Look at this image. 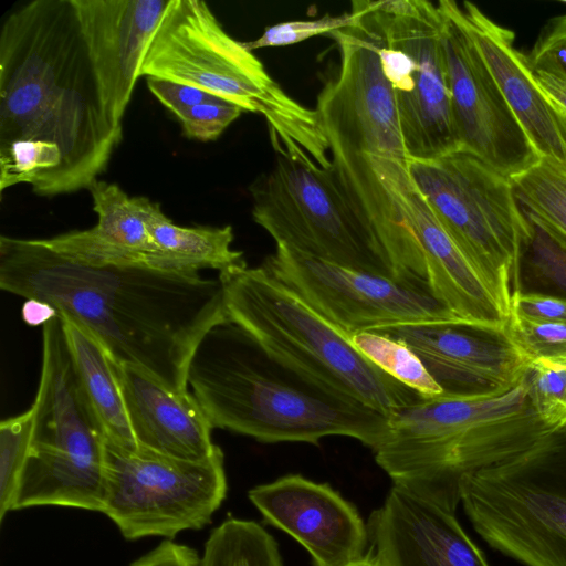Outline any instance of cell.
<instances>
[{
  "instance_id": "cell-1",
  "label": "cell",
  "mask_w": 566,
  "mask_h": 566,
  "mask_svg": "<svg viewBox=\"0 0 566 566\" xmlns=\"http://www.w3.org/2000/svg\"><path fill=\"white\" fill-rule=\"evenodd\" d=\"M0 287L85 326L115 363L189 391L187 368L201 337L228 319L219 279L147 265H90L41 239L0 238Z\"/></svg>"
},
{
  "instance_id": "cell-2",
  "label": "cell",
  "mask_w": 566,
  "mask_h": 566,
  "mask_svg": "<svg viewBox=\"0 0 566 566\" xmlns=\"http://www.w3.org/2000/svg\"><path fill=\"white\" fill-rule=\"evenodd\" d=\"M104 109L72 0H33L0 31V145L56 144L62 193L88 189L120 143Z\"/></svg>"
},
{
  "instance_id": "cell-3",
  "label": "cell",
  "mask_w": 566,
  "mask_h": 566,
  "mask_svg": "<svg viewBox=\"0 0 566 566\" xmlns=\"http://www.w3.org/2000/svg\"><path fill=\"white\" fill-rule=\"evenodd\" d=\"M339 69L315 111L331 153L332 172L348 203L381 245L398 282L428 292L410 202L418 189L391 87L375 35L363 22L331 33Z\"/></svg>"
},
{
  "instance_id": "cell-4",
  "label": "cell",
  "mask_w": 566,
  "mask_h": 566,
  "mask_svg": "<svg viewBox=\"0 0 566 566\" xmlns=\"http://www.w3.org/2000/svg\"><path fill=\"white\" fill-rule=\"evenodd\" d=\"M187 385L213 429L265 443L344 436L374 450L388 429L389 416L294 369L229 318L195 347Z\"/></svg>"
},
{
  "instance_id": "cell-5",
  "label": "cell",
  "mask_w": 566,
  "mask_h": 566,
  "mask_svg": "<svg viewBox=\"0 0 566 566\" xmlns=\"http://www.w3.org/2000/svg\"><path fill=\"white\" fill-rule=\"evenodd\" d=\"M556 431L535 412L524 377L507 391L444 395L399 408L374 452L395 486L454 513L465 475L512 459Z\"/></svg>"
},
{
  "instance_id": "cell-6",
  "label": "cell",
  "mask_w": 566,
  "mask_h": 566,
  "mask_svg": "<svg viewBox=\"0 0 566 566\" xmlns=\"http://www.w3.org/2000/svg\"><path fill=\"white\" fill-rule=\"evenodd\" d=\"M206 91L261 114L277 155L331 168L317 112L290 97L201 0H169L143 55L139 77Z\"/></svg>"
},
{
  "instance_id": "cell-7",
  "label": "cell",
  "mask_w": 566,
  "mask_h": 566,
  "mask_svg": "<svg viewBox=\"0 0 566 566\" xmlns=\"http://www.w3.org/2000/svg\"><path fill=\"white\" fill-rule=\"evenodd\" d=\"M218 279L229 319L322 386L387 416L424 399L371 363L349 336L262 265L234 266Z\"/></svg>"
},
{
  "instance_id": "cell-8",
  "label": "cell",
  "mask_w": 566,
  "mask_h": 566,
  "mask_svg": "<svg viewBox=\"0 0 566 566\" xmlns=\"http://www.w3.org/2000/svg\"><path fill=\"white\" fill-rule=\"evenodd\" d=\"M33 433L12 511L66 506L102 513L104 431L82 389L60 315L42 329Z\"/></svg>"
},
{
  "instance_id": "cell-9",
  "label": "cell",
  "mask_w": 566,
  "mask_h": 566,
  "mask_svg": "<svg viewBox=\"0 0 566 566\" xmlns=\"http://www.w3.org/2000/svg\"><path fill=\"white\" fill-rule=\"evenodd\" d=\"M460 503L494 551L523 566H566V429L465 475Z\"/></svg>"
},
{
  "instance_id": "cell-10",
  "label": "cell",
  "mask_w": 566,
  "mask_h": 566,
  "mask_svg": "<svg viewBox=\"0 0 566 566\" xmlns=\"http://www.w3.org/2000/svg\"><path fill=\"white\" fill-rule=\"evenodd\" d=\"M410 170L442 228L510 316L520 258L533 233L511 179L464 151L410 159Z\"/></svg>"
},
{
  "instance_id": "cell-11",
  "label": "cell",
  "mask_w": 566,
  "mask_h": 566,
  "mask_svg": "<svg viewBox=\"0 0 566 566\" xmlns=\"http://www.w3.org/2000/svg\"><path fill=\"white\" fill-rule=\"evenodd\" d=\"M381 71L394 93L410 159L457 151L442 42L443 13L426 0L361 1Z\"/></svg>"
},
{
  "instance_id": "cell-12",
  "label": "cell",
  "mask_w": 566,
  "mask_h": 566,
  "mask_svg": "<svg viewBox=\"0 0 566 566\" xmlns=\"http://www.w3.org/2000/svg\"><path fill=\"white\" fill-rule=\"evenodd\" d=\"M250 192L253 220L275 244L398 282L392 263L348 203L332 168L277 155Z\"/></svg>"
},
{
  "instance_id": "cell-13",
  "label": "cell",
  "mask_w": 566,
  "mask_h": 566,
  "mask_svg": "<svg viewBox=\"0 0 566 566\" xmlns=\"http://www.w3.org/2000/svg\"><path fill=\"white\" fill-rule=\"evenodd\" d=\"M227 490L220 448L209 458L184 460L105 440L102 513L126 539H171L184 531L200 530L211 522Z\"/></svg>"
},
{
  "instance_id": "cell-14",
  "label": "cell",
  "mask_w": 566,
  "mask_h": 566,
  "mask_svg": "<svg viewBox=\"0 0 566 566\" xmlns=\"http://www.w3.org/2000/svg\"><path fill=\"white\" fill-rule=\"evenodd\" d=\"M352 337L390 326L460 321L429 293L276 244L261 264Z\"/></svg>"
},
{
  "instance_id": "cell-15",
  "label": "cell",
  "mask_w": 566,
  "mask_h": 566,
  "mask_svg": "<svg viewBox=\"0 0 566 566\" xmlns=\"http://www.w3.org/2000/svg\"><path fill=\"white\" fill-rule=\"evenodd\" d=\"M438 6L443 13L450 107L460 151L512 179L535 166L541 157L470 36L461 7L452 0H440Z\"/></svg>"
},
{
  "instance_id": "cell-16",
  "label": "cell",
  "mask_w": 566,
  "mask_h": 566,
  "mask_svg": "<svg viewBox=\"0 0 566 566\" xmlns=\"http://www.w3.org/2000/svg\"><path fill=\"white\" fill-rule=\"evenodd\" d=\"M405 343L448 396L507 391L530 360L504 328L463 321L399 325L377 331Z\"/></svg>"
},
{
  "instance_id": "cell-17",
  "label": "cell",
  "mask_w": 566,
  "mask_h": 566,
  "mask_svg": "<svg viewBox=\"0 0 566 566\" xmlns=\"http://www.w3.org/2000/svg\"><path fill=\"white\" fill-rule=\"evenodd\" d=\"M248 496L269 524L308 551L315 566H346L367 556V525L328 484L287 474L251 489Z\"/></svg>"
},
{
  "instance_id": "cell-18",
  "label": "cell",
  "mask_w": 566,
  "mask_h": 566,
  "mask_svg": "<svg viewBox=\"0 0 566 566\" xmlns=\"http://www.w3.org/2000/svg\"><path fill=\"white\" fill-rule=\"evenodd\" d=\"M109 122L122 127L146 46L169 0H72Z\"/></svg>"
},
{
  "instance_id": "cell-19",
  "label": "cell",
  "mask_w": 566,
  "mask_h": 566,
  "mask_svg": "<svg viewBox=\"0 0 566 566\" xmlns=\"http://www.w3.org/2000/svg\"><path fill=\"white\" fill-rule=\"evenodd\" d=\"M380 566H491L454 513L392 485L367 523Z\"/></svg>"
},
{
  "instance_id": "cell-20",
  "label": "cell",
  "mask_w": 566,
  "mask_h": 566,
  "mask_svg": "<svg viewBox=\"0 0 566 566\" xmlns=\"http://www.w3.org/2000/svg\"><path fill=\"white\" fill-rule=\"evenodd\" d=\"M462 21L541 159L566 165V111L536 83L512 30L464 1Z\"/></svg>"
},
{
  "instance_id": "cell-21",
  "label": "cell",
  "mask_w": 566,
  "mask_h": 566,
  "mask_svg": "<svg viewBox=\"0 0 566 566\" xmlns=\"http://www.w3.org/2000/svg\"><path fill=\"white\" fill-rule=\"evenodd\" d=\"M113 363L138 447L184 460H202L219 449L190 391L175 390L140 367Z\"/></svg>"
},
{
  "instance_id": "cell-22",
  "label": "cell",
  "mask_w": 566,
  "mask_h": 566,
  "mask_svg": "<svg viewBox=\"0 0 566 566\" xmlns=\"http://www.w3.org/2000/svg\"><path fill=\"white\" fill-rule=\"evenodd\" d=\"M88 190L97 223L41 241L84 264L149 266L158 249L146 221V197H129L118 185L104 180H95Z\"/></svg>"
},
{
  "instance_id": "cell-23",
  "label": "cell",
  "mask_w": 566,
  "mask_h": 566,
  "mask_svg": "<svg viewBox=\"0 0 566 566\" xmlns=\"http://www.w3.org/2000/svg\"><path fill=\"white\" fill-rule=\"evenodd\" d=\"M410 218L429 293L460 321L506 327L510 316L442 228L419 189L411 198Z\"/></svg>"
},
{
  "instance_id": "cell-24",
  "label": "cell",
  "mask_w": 566,
  "mask_h": 566,
  "mask_svg": "<svg viewBox=\"0 0 566 566\" xmlns=\"http://www.w3.org/2000/svg\"><path fill=\"white\" fill-rule=\"evenodd\" d=\"M61 317L69 350L82 389L104 431L105 440L136 449L114 363L99 340L74 318Z\"/></svg>"
},
{
  "instance_id": "cell-25",
  "label": "cell",
  "mask_w": 566,
  "mask_h": 566,
  "mask_svg": "<svg viewBox=\"0 0 566 566\" xmlns=\"http://www.w3.org/2000/svg\"><path fill=\"white\" fill-rule=\"evenodd\" d=\"M148 230L158 249L149 266L177 272H219L247 264L241 251L231 248L233 230L226 227H181L168 219L160 205L145 198Z\"/></svg>"
},
{
  "instance_id": "cell-26",
  "label": "cell",
  "mask_w": 566,
  "mask_h": 566,
  "mask_svg": "<svg viewBox=\"0 0 566 566\" xmlns=\"http://www.w3.org/2000/svg\"><path fill=\"white\" fill-rule=\"evenodd\" d=\"M199 566H283L277 543L254 521L228 518L208 536Z\"/></svg>"
},
{
  "instance_id": "cell-27",
  "label": "cell",
  "mask_w": 566,
  "mask_h": 566,
  "mask_svg": "<svg viewBox=\"0 0 566 566\" xmlns=\"http://www.w3.org/2000/svg\"><path fill=\"white\" fill-rule=\"evenodd\" d=\"M511 181L528 218L566 242V165L541 159Z\"/></svg>"
},
{
  "instance_id": "cell-28",
  "label": "cell",
  "mask_w": 566,
  "mask_h": 566,
  "mask_svg": "<svg viewBox=\"0 0 566 566\" xmlns=\"http://www.w3.org/2000/svg\"><path fill=\"white\" fill-rule=\"evenodd\" d=\"M531 221L533 233L520 258L515 292L566 300V242Z\"/></svg>"
},
{
  "instance_id": "cell-29",
  "label": "cell",
  "mask_w": 566,
  "mask_h": 566,
  "mask_svg": "<svg viewBox=\"0 0 566 566\" xmlns=\"http://www.w3.org/2000/svg\"><path fill=\"white\" fill-rule=\"evenodd\" d=\"M350 338L355 347L371 363L424 399L444 396L441 386L405 343L373 331L355 334Z\"/></svg>"
},
{
  "instance_id": "cell-30",
  "label": "cell",
  "mask_w": 566,
  "mask_h": 566,
  "mask_svg": "<svg viewBox=\"0 0 566 566\" xmlns=\"http://www.w3.org/2000/svg\"><path fill=\"white\" fill-rule=\"evenodd\" d=\"M34 412L23 413L0 423V520L12 511L18 483L29 457Z\"/></svg>"
},
{
  "instance_id": "cell-31",
  "label": "cell",
  "mask_w": 566,
  "mask_h": 566,
  "mask_svg": "<svg viewBox=\"0 0 566 566\" xmlns=\"http://www.w3.org/2000/svg\"><path fill=\"white\" fill-rule=\"evenodd\" d=\"M525 381L542 421L555 430L566 429V363L530 360Z\"/></svg>"
},
{
  "instance_id": "cell-32",
  "label": "cell",
  "mask_w": 566,
  "mask_h": 566,
  "mask_svg": "<svg viewBox=\"0 0 566 566\" xmlns=\"http://www.w3.org/2000/svg\"><path fill=\"white\" fill-rule=\"evenodd\" d=\"M366 11L360 1L352 3V11L340 15H324L313 20L280 22L268 27L254 41L243 42L249 51L261 48L286 46L310 38L331 34L338 30L357 28L361 24Z\"/></svg>"
},
{
  "instance_id": "cell-33",
  "label": "cell",
  "mask_w": 566,
  "mask_h": 566,
  "mask_svg": "<svg viewBox=\"0 0 566 566\" xmlns=\"http://www.w3.org/2000/svg\"><path fill=\"white\" fill-rule=\"evenodd\" d=\"M507 332L528 360L566 363V324L510 316Z\"/></svg>"
},
{
  "instance_id": "cell-34",
  "label": "cell",
  "mask_w": 566,
  "mask_h": 566,
  "mask_svg": "<svg viewBox=\"0 0 566 566\" xmlns=\"http://www.w3.org/2000/svg\"><path fill=\"white\" fill-rule=\"evenodd\" d=\"M243 112L223 99L203 103L184 112L179 117L184 134L196 140L211 142L232 124Z\"/></svg>"
},
{
  "instance_id": "cell-35",
  "label": "cell",
  "mask_w": 566,
  "mask_h": 566,
  "mask_svg": "<svg viewBox=\"0 0 566 566\" xmlns=\"http://www.w3.org/2000/svg\"><path fill=\"white\" fill-rule=\"evenodd\" d=\"M526 56L531 69L566 77V13L547 21Z\"/></svg>"
},
{
  "instance_id": "cell-36",
  "label": "cell",
  "mask_w": 566,
  "mask_h": 566,
  "mask_svg": "<svg viewBox=\"0 0 566 566\" xmlns=\"http://www.w3.org/2000/svg\"><path fill=\"white\" fill-rule=\"evenodd\" d=\"M510 316L542 323L566 324V300L554 296L514 292Z\"/></svg>"
},
{
  "instance_id": "cell-37",
  "label": "cell",
  "mask_w": 566,
  "mask_h": 566,
  "mask_svg": "<svg viewBox=\"0 0 566 566\" xmlns=\"http://www.w3.org/2000/svg\"><path fill=\"white\" fill-rule=\"evenodd\" d=\"M147 86L154 96L177 118L191 107L221 99L197 87L164 78L147 77Z\"/></svg>"
},
{
  "instance_id": "cell-38",
  "label": "cell",
  "mask_w": 566,
  "mask_h": 566,
  "mask_svg": "<svg viewBox=\"0 0 566 566\" xmlns=\"http://www.w3.org/2000/svg\"><path fill=\"white\" fill-rule=\"evenodd\" d=\"M198 552L187 545L166 539L130 566H199Z\"/></svg>"
},
{
  "instance_id": "cell-39",
  "label": "cell",
  "mask_w": 566,
  "mask_h": 566,
  "mask_svg": "<svg viewBox=\"0 0 566 566\" xmlns=\"http://www.w3.org/2000/svg\"><path fill=\"white\" fill-rule=\"evenodd\" d=\"M531 70L542 91L566 111V77L544 70Z\"/></svg>"
},
{
  "instance_id": "cell-40",
  "label": "cell",
  "mask_w": 566,
  "mask_h": 566,
  "mask_svg": "<svg viewBox=\"0 0 566 566\" xmlns=\"http://www.w3.org/2000/svg\"><path fill=\"white\" fill-rule=\"evenodd\" d=\"M55 315L51 307L38 301L28 300L23 308L24 319L30 324H45Z\"/></svg>"
},
{
  "instance_id": "cell-41",
  "label": "cell",
  "mask_w": 566,
  "mask_h": 566,
  "mask_svg": "<svg viewBox=\"0 0 566 566\" xmlns=\"http://www.w3.org/2000/svg\"><path fill=\"white\" fill-rule=\"evenodd\" d=\"M346 566H380L377 562H375L370 555H367L363 559L348 564Z\"/></svg>"
}]
</instances>
